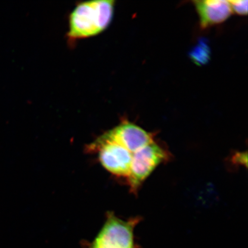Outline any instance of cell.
Instances as JSON below:
<instances>
[{"instance_id": "obj_2", "label": "cell", "mask_w": 248, "mask_h": 248, "mask_svg": "<svg viewBox=\"0 0 248 248\" xmlns=\"http://www.w3.org/2000/svg\"><path fill=\"white\" fill-rule=\"evenodd\" d=\"M141 220L140 217L123 220L108 213L97 235L92 241L83 244L82 248H141L134 232Z\"/></svg>"}, {"instance_id": "obj_1", "label": "cell", "mask_w": 248, "mask_h": 248, "mask_svg": "<svg viewBox=\"0 0 248 248\" xmlns=\"http://www.w3.org/2000/svg\"><path fill=\"white\" fill-rule=\"evenodd\" d=\"M114 1L100 0L82 2L70 16L68 36L76 40L98 35L109 26L112 20Z\"/></svg>"}, {"instance_id": "obj_4", "label": "cell", "mask_w": 248, "mask_h": 248, "mask_svg": "<svg viewBox=\"0 0 248 248\" xmlns=\"http://www.w3.org/2000/svg\"><path fill=\"white\" fill-rule=\"evenodd\" d=\"M108 138L135 153L140 149L155 141V135L136 124L124 122L105 133Z\"/></svg>"}, {"instance_id": "obj_6", "label": "cell", "mask_w": 248, "mask_h": 248, "mask_svg": "<svg viewBox=\"0 0 248 248\" xmlns=\"http://www.w3.org/2000/svg\"><path fill=\"white\" fill-rule=\"evenodd\" d=\"M230 4L232 12L240 15H247L248 14V3L247 0H234V1H229Z\"/></svg>"}, {"instance_id": "obj_5", "label": "cell", "mask_w": 248, "mask_h": 248, "mask_svg": "<svg viewBox=\"0 0 248 248\" xmlns=\"http://www.w3.org/2000/svg\"><path fill=\"white\" fill-rule=\"evenodd\" d=\"M194 2L203 29L224 22L232 13L229 1L204 0Z\"/></svg>"}, {"instance_id": "obj_3", "label": "cell", "mask_w": 248, "mask_h": 248, "mask_svg": "<svg viewBox=\"0 0 248 248\" xmlns=\"http://www.w3.org/2000/svg\"><path fill=\"white\" fill-rule=\"evenodd\" d=\"M170 157V151L156 141L136 152L133 155L131 171L126 181L132 193L137 194L156 167L169 161Z\"/></svg>"}, {"instance_id": "obj_7", "label": "cell", "mask_w": 248, "mask_h": 248, "mask_svg": "<svg viewBox=\"0 0 248 248\" xmlns=\"http://www.w3.org/2000/svg\"><path fill=\"white\" fill-rule=\"evenodd\" d=\"M201 47H197L194 51L193 59L197 63H203L206 61L207 57V51L206 46H202Z\"/></svg>"}]
</instances>
